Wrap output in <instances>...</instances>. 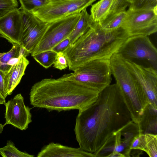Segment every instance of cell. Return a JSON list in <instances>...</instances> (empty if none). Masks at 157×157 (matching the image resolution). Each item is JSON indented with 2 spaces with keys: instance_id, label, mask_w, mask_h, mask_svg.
<instances>
[{
  "instance_id": "cell-1",
  "label": "cell",
  "mask_w": 157,
  "mask_h": 157,
  "mask_svg": "<svg viewBox=\"0 0 157 157\" xmlns=\"http://www.w3.org/2000/svg\"><path fill=\"white\" fill-rule=\"evenodd\" d=\"M132 121L117 85H109L100 92L96 101L79 110L74 129L79 148L97 153L114 133Z\"/></svg>"
},
{
  "instance_id": "cell-2",
  "label": "cell",
  "mask_w": 157,
  "mask_h": 157,
  "mask_svg": "<svg viewBox=\"0 0 157 157\" xmlns=\"http://www.w3.org/2000/svg\"><path fill=\"white\" fill-rule=\"evenodd\" d=\"M100 92L85 84L64 78H45L32 87L30 104L49 111L86 108L95 102Z\"/></svg>"
},
{
  "instance_id": "cell-3",
  "label": "cell",
  "mask_w": 157,
  "mask_h": 157,
  "mask_svg": "<svg viewBox=\"0 0 157 157\" xmlns=\"http://www.w3.org/2000/svg\"><path fill=\"white\" fill-rule=\"evenodd\" d=\"M128 37L121 27L108 31L102 29L99 23H93L87 32L63 52L69 69L73 71L91 60L109 59Z\"/></svg>"
},
{
  "instance_id": "cell-4",
  "label": "cell",
  "mask_w": 157,
  "mask_h": 157,
  "mask_svg": "<svg viewBox=\"0 0 157 157\" xmlns=\"http://www.w3.org/2000/svg\"><path fill=\"white\" fill-rule=\"evenodd\" d=\"M109 60L112 74L121 92L132 121L138 124L148 103L146 96L120 54H114Z\"/></svg>"
},
{
  "instance_id": "cell-5",
  "label": "cell",
  "mask_w": 157,
  "mask_h": 157,
  "mask_svg": "<svg viewBox=\"0 0 157 157\" xmlns=\"http://www.w3.org/2000/svg\"><path fill=\"white\" fill-rule=\"evenodd\" d=\"M72 71L74 73L64 75L61 77L81 82L99 92L110 85L111 81L109 59L89 61Z\"/></svg>"
},
{
  "instance_id": "cell-6",
  "label": "cell",
  "mask_w": 157,
  "mask_h": 157,
  "mask_svg": "<svg viewBox=\"0 0 157 157\" xmlns=\"http://www.w3.org/2000/svg\"><path fill=\"white\" fill-rule=\"evenodd\" d=\"M80 17V13H77L49 23L40 42L30 53L31 56L51 50L58 43L68 37Z\"/></svg>"
},
{
  "instance_id": "cell-7",
  "label": "cell",
  "mask_w": 157,
  "mask_h": 157,
  "mask_svg": "<svg viewBox=\"0 0 157 157\" xmlns=\"http://www.w3.org/2000/svg\"><path fill=\"white\" fill-rule=\"evenodd\" d=\"M96 0H54L31 12L42 21L50 23L79 13Z\"/></svg>"
},
{
  "instance_id": "cell-8",
  "label": "cell",
  "mask_w": 157,
  "mask_h": 157,
  "mask_svg": "<svg viewBox=\"0 0 157 157\" xmlns=\"http://www.w3.org/2000/svg\"><path fill=\"white\" fill-rule=\"evenodd\" d=\"M121 28L129 36H148L157 31V8L135 9L129 8Z\"/></svg>"
},
{
  "instance_id": "cell-9",
  "label": "cell",
  "mask_w": 157,
  "mask_h": 157,
  "mask_svg": "<svg viewBox=\"0 0 157 157\" xmlns=\"http://www.w3.org/2000/svg\"><path fill=\"white\" fill-rule=\"evenodd\" d=\"M117 53L125 59L145 61L157 70V49L147 36L128 37Z\"/></svg>"
},
{
  "instance_id": "cell-10",
  "label": "cell",
  "mask_w": 157,
  "mask_h": 157,
  "mask_svg": "<svg viewBox=\"0 0 157 157\" xmlns=\"http://www.w3.org/2000/svg\"><path fill=\"white\" fill-rule=\"evenodd\" d=\"M124 59L128 69L143 90L148 103L157 108V70L151 67H145Z\"/></svg>"
},
{
  "instance_id": "cell-11",
  "label": "cell",
  "mask_w": 157,
  "mask_h": 157,
  "mask_svg": "<svg viewBox=\"0 0 157 157\" xmlns=\"http://www.w3.org/2000/svg\"><path fill=\"white\" fill-rule=\"evenodd\" d=\"M4 105L6 122L3 126L10 124L21 130L26 129L32 121L31 109L25 105L21 94L16 95Z\"/></svg>"
},
{
  "instance_id": "cell-12",
  "label": "cell",
  "mask_w": 157,
  "mask_h": 157,
  "mask_svg": "<svg viewBox=\"0 0 157 157\" xmlns=\"http://www.w3.org/2000/svg\"><path fill=\"white\" fill-rule=\"evenodd\" d=\"M23 11L21 45L30 53L40 42L49 23L42 21L31 12Z\"/></svg>"
},
{
  "instance_id": "cell-13",
  "label": "cell",
  "mask_w": 157,
  "mask_h": 157,
  "mask_svg": "<svg viewBox=\"0 0 157 157\" xmlns=\"http://www.w3.org/2000/svg\"><path fill=\"white\" fill-rule=\"evenodd\" d=\"M23 11L17 8L0 18V37L13 45H21L22 34Z\"/></svg>"
},
{
  "instance_id": "cell-14",
  "label": "cell",
  "mask_w": 157,
  "mask_h": 157,
  "mask_svg": "<svg viewBox=\"0 0 157 157\" xmlns=\"http://www.w3.org/2000/svg\"><path fill=\"white\" fill-rule=\"evenodd\" d=\"M37 157H95L93 153L79 147L75 148L52 142L44 146L38 153Z\"/></svg>"
},
{
  "instance_id": "cell-15",
  "label": "cell",
  "mask_w": 157,
  "mask_h": 157,
  "mask_svg": "<svg viewBox=\"0 0 157 157\" xmlns=\"http://www.w3.org/2000/svg\"><path fill=\"white\" fill-rule=\"evenodd\" d=\"M29 63V61L26 57L23 56L5 74L4 81L8 96L12 93L20 83Z\"/></svg>"
},
{
  "instance_id": "cell-16",
  "label": "cell",
  "mask_w": 157,
  "mask_h": 157,
  "mask_svg": "<svg viewBox=\"0 0 157 157\" xmlns=\"http://www.w3.org/2000/svg\"><path fill=\"white\" fill-rule=\"evenodd\" d=\"M138 125L140 133L157 134V108L148 103Z\"/></svg>"
},
{
  "instance_id": "cell-17",
  "label": "cell",
  "mask_w": 157,
  "mask_h": 157,
  "mask_svg": "<svg viewBox=\"0 0 157 157\" xmlns=\"http://www.w3.org/2000/svg\"><path fill=\"white\" fill-rule=\"evenodd\" d=\"M29 54L21 45H13L9 51L0 53V70L5 74L13 65L18 61L22 56L26 57Z\"/></svg>"
},
{
  "instance_id": "cell-18",
  "label": "cell",
  "mask_w": 157,
  "mask_h": 157,
  "mask_svg": "<svg viewBox=\"0 0 157 157\" xmlns=\"http://www.w3.org/2000/svg\"><path fill=\"white\" fill-rule=\"evenodd\" d=\"M93 22L86 9L83 10L80 13V17L68 37L70 45L72 44L80 36L87 32L91 27Z\"/></svg>"
},
{
  "instance_id": "cell-19",
  "label": "cell",
  "mask_w": 157,
  "mask_h": 157,
  "mask_svg": "<svg viewBox=\"0 0 157 157\" xmlns=\"http://www.w3.org/2000/svg\"><path fill=\"white\" fill-rule=\"evenodd\" d=\"M113 0H100L91 6L90 16L93 23H101L107 17Z\"/></svg>"
},
{
  "instance_id": "cell-20",
  "label": "cell",
  "mask_w": 157,
  "mask_h": 157,
  "mask_svg": "<svg viewBox=\"0 0 157 157\" xmlns=\"http://www.w3.org/2000/svg\"><path fill=\"white\" fill-rule=\"evenodd\" d=\"M126 14V11H122L115 14L105 19L99 23L103 29L112 31L121 27Z\"/></svg>"
},
{
  "instance_id": "cell-21",
  "label": "cell",
  "mask_w": 157,
  "mask_h": 157,
  "mask_svg": "<svg viewBox=\"0 0 157 157\" xmlns=\"http://www.w3.org/2000/svg\"><path fill=\"white\" fill-rule=\"evenodd\" d=\"M0 155L3 157H34L33 155L19 150L10 140L7 141L6 146L0 148Z\"/></svg>"
},
{
  "instance_id": "cell-22",
  "label": "cell",
  "mask_w": 157,
  "mask_h": 157,
  "mask_svg": "<svg viewBox=\"0 0 157 157\" xmlns=\"http://www.w3.org/2000/svg\"><path fill=\"white\" fill-rule=\"evenodd\" d=\"M57 53L49 50L38 53L33 57L40 65L47 69L53 64Z\"/></svg>"
},
{
  "instance_id": "cell-23",
  "label": "cell",
  "mask_w": 157,
  "mask_h": 157,
  "mask_svg": "<svg viewBox=\"0 0 157 157\" xmlns=\"http://www.w3.org/2000/svg\"><path fill=\"white\" fill-rule=\"evenodd\" d=\"M23 11L31 12L48 3L50 0H18Z\"/></svg>"
},
{
  "instance_id": "cell-24",
  "label": "cell",
  "mask_w": 157,
  "mask_h": 157,
  "mask_svg": "<svg viewBox=\"0 0 157 157\" xmlns=\"http://www.w3.org/2000/svg\"><path fill=\"white\" fill-rule=\"evenodd\" d=\"M146 142V153L150 157H157V134H145Z\"/></svg>"
},
{
  "instance_id": "cell-25",
  "label": "cell",
  "mask_w": 157,
  "mask_h": 157,
  "mask_svg": "<svg viewBox=\"0 0 157 157\" xmlns=\"http://www.w3.org/2000/svg\"><path fill=\"white\" fill-rule=\"evenodd\" d=\"M129 8L135 9H153L157 8V0H134Z\"/></svg>"
},
{
  "instance_id": "cell-26",
  "label": "cell",
  "mask_w": 157,
  "mask_h": 157,
  "mask_svg": "<svg viewBox=\"0 0 157 157\" xmlns=\"http://www.w3.org/2000/svg\"><path fill=\"white\" fill-rule=\"evenodd\" d=\"M17 0H0V18L17 8Z\"/></svg>"
},
{
  "instance_id": "cell-27",
  "label": "cell",
  "mask_w": 157,
  "mask_h": 157,
  "mask_svg": "<svg viewBox=\"0 0 157 157\" xmlns=\"http://www.w3.org/2000/svg\"><path fill=\"white\" fill-rule=\"evenodd\" d=\"M130 149H138L146 152L145 134L139 133L134 137L130 146Z\"/></svg>"
},
{
  "instance_id": "cell-28",
  "label": "cell",
  "mask_w": 157,
  "mask_h": 157,
  "mask_svg": "<svg viewBox=\"0 0 157 157\" xmlns=\"http://www.w3.org/2000/svg\"><path fill=\"white\" fill-rule=\"evenodd\" d=\"M129 5L127 0H113L112 6L106 18L118 13L125 11L127 7Z\"/></svg>"
},
{
  "instance_id": "cell-29",
  "label": "cell",
  "mask_w": 157,
  "mask_h": 157,
  "mask_svg": "<svg viewBox=\"0 0 157 157\" xmlns=\"http://www.w3.org/2000/svg\"><path fill=\"white\" fill-rule=\"evenodd\" d=\"M54 67L59 70L65 69L68 67L67 61L64 53L59 52L57 53Z\"/></svg>"
},
{
  "instance_id": "cell-30",
  "label": "cell",
  "mask_w": 157,
  "mask_h": 157,
  "mask_svg": "<svg viewBox=\"0 0 157 157\" xmlns=\"http://www.w3.org/2000/svg\"><path fill=\"white\" fill-rule=\"evenodd\" d=\"M70 45V40L68 37L56 45L51 50L56 53L63 52Z\"/></svg>"
},
{
  "instance_id": "cell-31",
  "label": "cell",
  "mask_w": 157,
  "mask_h": 157,
  "mask_svg": "<svg viewBox=\"0 0 157 157\" xmlns=\"http://www.w3.org/2000/svg\"><path fill=\"white\" fill-rule=\"evenodd\" d=\"M4 75L5 73L0 70V93L3 97L6 99L8 94L4 83Z\"/></svg>"
},
{
  "instance_id": "cell-32",
  "label": "cell",
  "mask_w": 157,
  "mask_h": 157,
  "mask_svg": "<svg viewBox=\"0 0 157 157\" xmlns=\"http://www.w3.org/2000/svg\"><path fill=\"white\" fill-rule=\"evenodd\" d=\"M106 157H125V156L121 153L113 151L110 153Z\"/></svg>"
},
{
  "instance_id": "cell-33",
  "label": "cell",
  "mask_w": 157,
  "mask_h": 157,
  "mask_svg": "<svg viewBox=\"0 0 157 157\" xmlns=\"http://www.w3.org/2000/svg\"><path fill=\"white\" fill-rule=\"evenodd\" d=\"M133 150L132 152H131L130 156L137 157L139 156L142 154V151L138 149H132Z\"/></svg>"
},
{
  "instance_id": "cell-34",
  "label": "cell",
  "mask_w": 157,
  "mask_h": 157,
  "mask_svg": "<svg viewBox=\"0 0 157 157\" xmlns=\"http://www.w3.org/2000/svg\"><path fill=\"white\" fill-rule=\"evenodd\" d=\"M6 102V99H5L0 93V105L4 104Z\"/></svg>"
},
{
  "instance_id": "cell-35",
  "label": "cell",
  "mask_w": 157,
  "mask_h": 157,
  "mask_svg": "<svg viewBox=\"0 0 157 157\" xmlns=\"http://www.w3.org/2000/svg\"><path fill=\"white\" fill-rule=\"evenodd\" d=\"M4 126L2 124L0 123V134L2 132L3 130Z\"/></svg>"
},
{
  "instance_id": "cell-36",
  "label": "cell",
  "mask_w": 157,
  "mask_h": 157,
  "mask_svg": "<svg viewBox=\"0 0 157 157\" xmlns=\"http://www.w3.org/2000/svg\"><path fill=\"white\" fill-rule=\"evenodd\" d=\"M128 2L130 4L132 3L134 1V0H127Z\"/></svg>"
},
{
  "instance_id": "cell-37",
  "label": "cell",
  "mask_w": 157,
  "mask_h": 157,
  "mask_svg": "<svg viewBox=\"0 0 157 157\" xmlns=\"http://www.w3.org/2000/svg\"><path fill=\"white\" fill-rule=\"evenodd\" d=\"M50 0L51 1V0Z\"/></svg>"
}]
</instances>
